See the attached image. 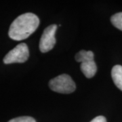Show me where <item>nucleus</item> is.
<instances>
[{
  "label": "nucleus",
  "mask_w": 122,
  "mask_h": 122,
  "mask_svg": "<svg viewBox=\"0 0 122 122\" xmlns=\"http://www.w3.org/2000/svg\"><path fill=\"white\" fill-rule=\"evenodd\" d=\"M39 25V19L35 14L25 13L17 17L10 26L9 37L15 41H21L35 32Z\"/></svg>",
  "instance_id": "obj_1"
},
{
  "label": "nucleus",
  "mask_w": 122,
  "mask_h": 122,
  "mask_svg": "<svg viewBox=\"0 0 122 122\" xmlns=\"http://www.w3.org/2000/svg\"><path fill=\"white\" fill-rule=\"evenodd\" d=\"M49 86L54 92L61 94H70L75 90L76 86L72 78L66 74H62L52 79Z\"/></svg>",
  "instance_id": "obj_2"
},
{
  "label": "nucleus",
  "mask_w": 122,
  "mask_h": 122,
  "mask_svg": "<svg viewBox=\"0 0 122 122\" xmlns=\"http://www.w3.org/2000/svg\"><path fill=\"white\" fill-rule=\"evenodd\" d=\"M29 57V48L26 44L21 43L10 50L4 58L5 64L23 63L26 62Z\"/></svg>",
  "instance_id": "obj_3"
},
{
  "label": "nucleus",
  "mask_w": 122,
  "mask_h": 122,
  "mask_svg": "<svg viewBox=\"0 0 122 122\" xmlns=\"http://www.w3.org/2000/svg\"><path fill=\"white\" fill-rule=\"evenodd\" d=\"M56 29V25H51L45 29L39 41V50L42 53L50 51L55 46V33Z\"/></svg>",
  "instance_id": "obj_4"
},
{
  "label": "nucleus",
  "mask_w": 122,
  "mask_h": 122,
  "mask_svg": "<svg viewBox=\"0 0 122 122\" xmlns=\"http://www.w3.org/2000/svg\"><path fill=\"white\" fill-rule=\"evenodd\" d=\"M80 69L87 78L93 77L97 71V66L94 62V59H89L83 61L81 62Z\"/></svg>",
  "instance_id": "obj_5"
},
{
  "label": "nucleus",
  "mask_w": 122,
  "mask_h": 122,
  "mask_svg": "<svg viewBox=\"0 0 122 122\" xmlns=\"http://www.w3.org/2000/svg\"><path fill=\"white\" fill-rule=\"evenodd\" d=\"M111 76L115 86L122 91V66H114L111 71Z\"/></svg>",
  "instance_id": "obj_6"
},
{
  "label": "nucleus",
  "mask_w": 122,
  "mask_h": 122,
  "mask_svg": "<svg viewBox=\"0 0 122 122\" xmlns=\"http://www.w3.org/2000/svg\"><path fill=\"white\" fill-rule=\"evenodd\" d=\"M94 53L92 51H86V50H81L79 51L75 56V58L77 62H82L83 61L88 59H94Z\"/></svg>",
  "instance_id": "obj_7"
},
{
  "label": "nucleus",
  "mask_w": 122,
  "mask_h": 122,
  "mask_svg": "<svg viewBox=\"0 0 122 122\" xmlns=\"http://www.w3.org/2000/svg\"><path fill=\"white\" fill-rule=\"evenodd\" d=\"M111 21L113 26L117 28L118 29L122 30V12H119L112 16Z\"/></svg>",
  "instance_id": "obj_8"
},
{
  "label": "nucleus",
  "mask_w": 122,
  "mask_h": 122,
  "mask_svg": "<svg viewBox=\"0 0 122 122\" xmlns=\"http://www.w3.org/2000/svg\"><path fill=\"white\" fill-rule=\"evenodd\" d=\"M8 122H36L35 119L29 116H23V117H18L14 118Z\"/></svg>",
  "instance_id": "obj_9"
},
{
  "label": "nucleus",
  "mask_w": 122,
  "mask_h": 122,
  "mask_svg": "<svg viewBox=\"0 0 122 122\" xmlns=\"http://www.w3.org/2000/svg\"><path fill=\"white\" fill-rule=\"evenodd\" d=\"M90 122H107V119L104 116H98L93 119Z\"/></svg>",
  "instance_id": "obj_10"
}]
</instances>
